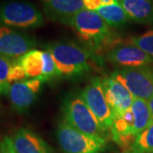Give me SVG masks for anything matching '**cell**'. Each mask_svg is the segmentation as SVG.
<instances>
[{
  "label": "cell",
  "mask_w": 153,
  "mask_h": 153,
  "mask_svg": "<svg viewBox=\"0 0 153 153\" xmlns=\"http://www.w3.org/2000/svg\"><path fill=\"white\" fill-rule=\"evenodd\" d=\"M45 50L52 55L59 77L76 78L90 70L93 53L82 46L70 41H60L47 44Z\"/></svg>",
  "instance_id": "cell-1"
},
{
  "label": "cell",
  "mask_w": 153,
  "mask_h": 153,
  "mask_svg": "<svg viewBox=\"0 0 153 153\" xmlns=\"http://www.w3.org/2000/svg\"><path fill=\"white\" fill-rule=\"evenodd\" d=\"M67 26L72 27L90 49L99 50L114 41V34L95 11L83 9L71 18Z\"/></svg>",
  "instance_id": "cell-2"
},
{
  "label": "cell",
  "mask_w": 153,
  "mask_h": 153,
  "mask_svg": "<svg viewBox=\"0 0 153 153\" xmlns=\"http://www.w3.org/2000/svg\"><path fill=\"white\" fill-rule=\"evenodd\" d=\"M64 119L68 124L88 136L107 140L109 135L100 128L91 111L80 95L69 96L62 105Z\"/></svg>",
  "instance_id": "cell-3"
},
{
  "label": "cell",
  "mask_w": 153,
  "mask_h": 153,
  "mask_svg": "<svg viewBox=\"0 0 153 153\" xmlns=\"http://www.w3.org/2000/svg\"><path fill=\"white\" fill-rule=\"evenodd\" d=\"M0 25L11 28L36 29L44 25V17L37 6L27 1L0 4Z\"/></svg>",
  "instance_id": "cell-4"
},
{
  "label": "cell",
  "mask_w": 153,
  "mask_h": 153,
  "mask_svg": "<svg viewBox=\"0 0 153 153\" xmlns=\"http://www.w3.org/2000/svg\"><path fill=\"white\" fill-rule=\"evenodd\" d=\"M56 134L64 153H102L107 147L106 140L88 136L64 120L57 127Z\"/></svg>",
  "instance_id": "cell-5"
},
{
  "label": "cell",
  "mask_w": 153,
  "mask_h": 153,
  "mask_svg": "<svg viewBox=\"0 0 153 153\" xmlns=\"http://www.w3.org/2000/svg\"><path fill=\"white\" fill-rule=\"evenodd\" d=\"M79 95L93 113L100 128L110 135L113 114L105 99L102 80L99 77L93 78Z\"/></svg>",
  "instance_id": "cell-6"
},
{
  "label": "cell",
  "mask_w": 153,
  "mask_h": 153,
  "mask_svg": "<svg viewBox=\"0 0 153 153\" xmlns=\"http://www.w3.org/2000/svg\"><path fill=\"white\" fill-rule=\"evenodd\" d=\"M111 75L123 82L134 98L148 101L153 97L152 66L122 68Z\"/></svg>",
  "instance_id": "cell-7"
},
{
  "label": "cell",
  "mask_w": 153,
  "mask_h": 153,
  "mask_svg": "<svg viewBox=\"0 0 153 153\" xmlns=\"http://www.w3.org/2000/svg\"><path fill=\"white\" fill-rule=\"evenodd\" d=\"M36 39L14 28L0 25V55L16 60L35 49Z\"/></svg>",
  "instance_id": "cell-8"
},
{
  "label": "cell",
  "mask_w": 153,
  "mask_h": 153,
  "mask_svg": "<svg viewBox=\"0 0 153 153\" xmlns=\"http://www.w3.org/2000/svg\"><path fill=\"white\" fill-rule=\"evenodd\" d=\"M43 83L39 78H30L12 83L6 95L13 110L20 114L27 112L36 101Z\"/></svg>",
  "instance_id": "cell-9"
},
{
  "label": "cell",
  "mask_w": 153,
  "mask_h": 153,
  "mask_svg": "<svg viewBox=\"0 0 153 153\" xmlns=\"http://www.w3.org/2000/svg\"><path fill=\"white\" fill-rule=\"evenodd\" d=\"M106 59L111 64L122 68L153 65V57L130 43L112 47L107 51Z\"/></svg>",
  "instance_id": "cell-10"
},
{
  "label": "cell",
  "mask_w": 153,
  "mask_h": 153,
  "mask_svg": "<svg viewBox=\"0 0 153 153\" xmlns=\"http://www.w3.org/2000/svg\"><path fill=\"white\" fill-rule=\"evenodd\" d=\"M101 80L113 118L131 108L134 97L123 82L112 75Z\"/></svg>",
  "instance_id": "cell-11"
},
{
  "label": "cell",
  "mask_w": 153,
  "mask_h": 153,
  "mask_svg": "<svg viewBox=\"0 0 153 153\" xmlns=\"http://www.w3.org/2000/svg\"><path fill=\"white\" fill-rule=\"evenodd\" d=\"M44 11L49 20L68 25L71 18L85 9L82 0H43Z\"/></svg>",
  "instance_id": "cell-12"
},
{
  "label": "cell",
  "mask_w": 153,
  "mask_h": 153,
  "mask_svg": "<svg viewBox=\"0 0 153 153\" xmlns=\"http://www.w3.org/2000/svg\"><path fill=\"white\" fill-rule=\"evenodd\" d=\"M12 140L16 153H54L41 137L26 128H19Z\"/></svg>",
  "instance_id": "cell-13"
},
{
  "label": "cell",
  "mask_w": 153,
  "mask_h": 153,
  "mask_svg": "<svg viewBox=\"0 0 153 153\" xmlns=\"http://www.w3.org/2000/svg\"><path fill=\"white\" fill-rule=\"evenodd\" d=\"M129 20L137 24L153 22V1L152 0H117Z\"/></svg>",
  "instance_id": "cell-14"
},
{
  "label": "cell",
  "mask_w": 153,
  "mask_h": 153,
  "mask_svg": "<svg viewBox=\"0 0 153 153\" xmlns=\"http://www.w3.org/2000/svg\"><path fill=\"white\" fill-rule=\"evenodd\" d=\"M130 109L134 117V134L137 137L152 123L153 114L147 100L142 99L134 98Z\"/></svg>",
  "instance_id": "cell-15"
},
{
  "label": "cell",
  "mask_w": 153,
  "mask_h": 153,
  "mask_svg": "<svg viewBox=\"0 0 153 153\" xmlns=\"http://www.w3.org/2000/svg\"><path fill=\"white\" fill-rule=\"evenodd\" d=\"M44 51L33 49L17 59L18 63L23 67L27 79H41L44 70Z\"/></svg>",
  "instance_id": "cell-16"
},
{
  "label": "cell",
  "mask_w": 153,
  "mask_h": 153,
  "mask_svg": "<svg viewBox=\"0 0 153 153\" xmlns=\"http://www.w3.org/2000/svg\"><path fill=\"white\" fill-rule=\"evenodd\" d=\"M95 12L111 27H123L130 21L125 10L118 3L103 5Z\"/></svg>",
  "instance_id": "cell-17"
},
{
  "label": "cell",
  "mask_w": 153,
  "mask_h": 153,
  "mask_svg": "<svg viewBox=\"0 0 153 153\" xmlns=\"http://www.w3.org/2000/svg\"><path fill=\"white\" fill-rule=\"evenodd\" d=\"M123 153H153V122L146 130L137 135L133 144Z\"/></svg>",
  "instance_id": "cell-18"
},
{
  "label": "cell",
  "mask_w": 153,
  "mask_h": 153,
  "mask_svg": "<svg viewBox=\"0 0 153 153\" xmlns=\"http://www.w3.org/2000/svg\"><path fill=\"white\" fill-rule=\"evenodd\" d=\"M129 43L153 57V27L140 35L131 37Z\"/></svg>",
  "instance_id": "cell-19"
},
{
  "label": "cell",
  "mask_w": 153,
  "mask_h": 153,
  "mask_svg": "<svg viewBox=\"0 0 153 153\" xmlns=\"http://www.w3.org/2000/svg\"><path fill=\"white\" fill-rule=\"evenodd\" d=\"M15 60L0 55V96L8 93L9 88L10 86L8 82V77L10 70Z\"/></svg>",
  "instance_id": "cell-20"
},
{
  "label": "cell",
  "mask_w": 153,
  "mask_h": 153,
  "mask_svg": "<svg viewBox=\"0 0 153 153\" xmlns=\"http://www.w3.org/2000/svg\"><path fill=\"white\" fill-rule=\"evenodd\" d=\"M44 51V70L41 80L44 82H49L56 77H59V73L57 70V66L52 55L48 50Z\"/></svg>",
  "instance_id": "cell-21"
},
{
  "label": "cell",
  "mask_w": 153,
  "mask_h": 153,
  "mask_svg": "<svg viewBox=\"0 0 153 153\" xmlns=\"http://www.w3.org/2000/svg\"><path fill=\"white\" fill-rule=\"evenodd\" d=\"M26 79H27L26 72L24 71L23 67L18 63L17 60H16L10 70L8 82L11 85L14 82H21V81L26 80Z\"/></svg>",
  "instance_id": "cell-22"
},
{
  "label": "cell",
  "mask_w": 153,
  "mask_h": 153,
  "mask_svg": "<svg viewBox=\"0 0 153 153\" xmlns=\"http://www.w3.org/2000/svg\"><path fill=\"white\" fill-rule=\"evenodd\" d=\"M0 153H16L12 138L4 136L0 142Z\"/></svg>",
  "instance_id": "cell-23"
},
{
  "label": "cell",
  "mask_w": 153,
  "mask_h": 153,
  "mask_svg": "<svg viewBox=\"0 0 153 153\" xmlns=\"http://www.w3.org/2000/svg\"><path fill=\"white\" fill-rule=\"evenodd\" d=\"M85 9L88 10L96 11L100 7L105 5L104 0H82Z\"/></svg>",
  "instance_id": "cell-24"
},
{
  "label": "cell",
  "mask_w": 153,
  "mask_h": 153,
  "mask_svg": "<svg viewBox=\"0 0 153 153\" xmlns=\"http://www.w3.org/2000/svg\"><path fill=\"white\" fill-rule=\"evenodd\" d=\"M148 103H149L151 111H152V114H153V97L151 99V100H148Z\"/></svg>",
  "instance_id": "cell-25"
},
{
  "label": "cell",
  "mask_w": 153,
  "mask_h": 153,
  "mask_svg": "<svg viewBox=\"0 0 153 153\" xmlns=\"http://www.w3.org/2000/svg\"><path fill=\"white\" fill-rule=\"evenodd\" d=\"M105 3V5L106 4H115V3H117V0H104Z\"/></svg>",
  "instance_id": "cell-26"
}]
</instances>
